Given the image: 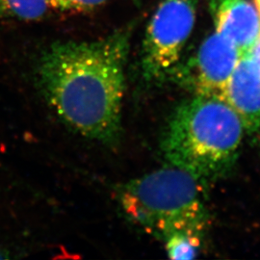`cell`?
Masks as SVG:
<instances>
[{
  "label": "cell",
  "instance_id": "7c38bea8",
  "mask_svg": "<svg viewBox=\"0 0 260 260\" xmlns=\"http://www.w3.org/2000/svg\"><path fill=\"white\" fill-rule=\"evenodd\" d=\"M256 1V4H257V6H258V8H259V13H260V0H255Z\"/></svg>",
  "mask_w": 260,
  "mask_h": 260
},
{
  "label": "cell",
  "instance_id": "52a82bcc",
  "mask_svg": "<svg viewBox=\"0 0 260 260\" xmlns=\"http://www.w3.org/2000/svg\"><path fill=\"white\" fill-rule=\"evenodd\" d=\"M216 32L229 40L240 56L251 52L260 38V13L249 0H210Z\"/></svg>",
  "mask_w": 260,
  "mask_h": 260
},
{
  "label": "cell",
  "instance_id": "ba28073f",
  "mask_svg": "<svg viewBox=\"0 0 260 260\" xmlns=\"http://www.w3.org/2000/svg\"><path fill=\"white\" fill-rule=\"evenodd\" d=\"M48 8L47 0H0V16L23 21L44 18Z\"/></svg>",
  "mask_w": 260,
  "mask_h": 260
},
{
  "label": "cell",
  "instance_id": "7a4b0ae2",
  "mask_svg": "<svg viewBox=\"0 0 260 260\" xmlns=\"http://www.w3.org/2000/svg\"><path fill=\"white\" fill-rule=\"evenodd\" d=\"M244 133L239 117L226 101L195 95L173 114L161 149L169 164L209 183L232 171Z\"/></svg>",
  "mask_w": 260,
  "mask_h": 260
},
{
  "label": "cell",
  "instance_id": "5b68a950",
  "mask_svg": "<svg viewBox=\"0 0 260 260\" xmlns=\"http://www.w3.org/2000/svg\"><path fill=\"white\" fill-rule=\"evenodd\" d=\"M240 58L237 48L216 32L205 39L185 64H177L171 78L195 95L226 101L228 86Z\"/></svg>",
  "mask_w": 260,
  "mask_h": 260
},
{
  "label": "cell",
  "instance_id": "30bf717a",
  "mask_svg": "<svg viewBox=\"0 0 260 260\" xmlns=\"http://www.w3.org/2000/svg\"><path fill=\"white\" fill-rule=\"evenodd\" d=\"M49 8L60 11L84 12L95 9L107 0H47Z\"/></svg>",
  "mask_w": 260,
  "mask_h": 260
},
{
  "label": "cell",
  "instance_id": "277c9868",
  "mask_svg": "<svg viewBox=\"0 0 260 260\" xmlns=\"http://www.w3.org/2000/svg\"><path fill=\"white\" fill-rule=\"evenodd\" d=\"M199 0H163L150 19L142 49L146 81L161 83L173 74L194 27Z\"/></svg>",
  "mask_w": 260,
  "mask_h": 260
},
{
  "label": "cell",
  "instance_id": "6da1fadb",
  "mask_svg": "<svg viewBox=\"0 0 260 260\" xmlns=\"http://www.w3.org/2000/svg\"><path fill=\"white\" fill-rule=\"evenodd\" d=\"M129 30L48 47L37 66L40 90L67 126L105 146L119 143Z\"/></svg>",
  "mask_w": 260,
  "mask_h": 260
},
{
  "label": "cell",
  "instance_id": "8992f818",
  "mask_svg": "<svg viewBox=\"0 0 260 260\" xmlns=\"http://www.w3.org/2000/svg\"><path fill=\"white\" fill-rule=\"evenodd\" d=\"M226 102L237 114L246 134L260 144V62L253 54L242 56L228 86Z\"/></svg>",
  "mask_w": 260,
  "mask_h": 260
},
{
  "label": "cell",
  "instance_id": "9c48e42d",
  "mask_svg": "<svg viewBox=\"0 0 260 260\" xmlns=\"http://www.w3.org/2000/svg\"><path fill=\"white\" fill-rule=\"evenodd\" d=\"M203 233L182 232L169 236L164 242L166 251L172 259H192L200 252Z\"/></svg>",
  "mask_w": 260,
  "mask_h": 260
},
{
  "label": "cell",
  "instance_id": "3957f363",
  "mask_svg": "<svg viewBox=\"0 0 260 260\" xmlns=\"http://www.w3.org/2000/svg\"><path fill=\"white\" fill-rule=\"evenodd\" d=\"M206 186L191 172L170 164L120 184L116 197L129 222L164 241L175 233H205Z\"/></svg>",
  "mask_w": 260,
  "mask_h": 260
},
{
  "label": "cell",
  "instance_id": "8fae6325",
  "mask_svg": "<svg viewBox=\"0 0 260 260\" xmlns=\"http://www.w3.org/2000/svg\"><path fill=\"white\" fill-rule=\"evenodd\" d=\"M252 52H253V54L255 55V57L257 58V60L260 62V38L258 42H257V44L255 45V47H253Z\"/></svg>",
  "mask_w": 260,
  "mask_h": 260
}]
</instances>
